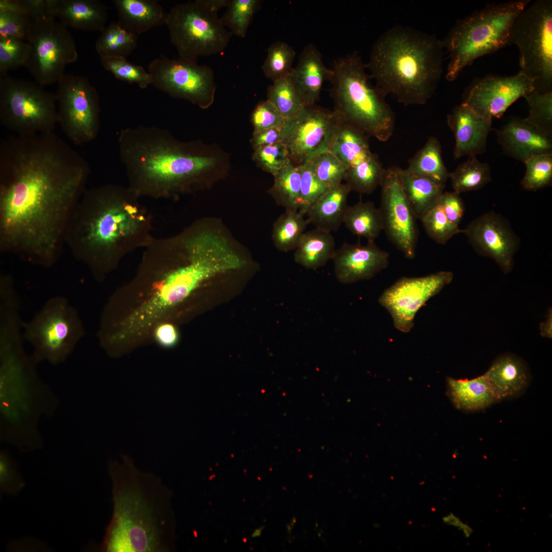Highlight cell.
Wrapping results in <instances>:
<instances>
[{
	"label": "cell",
	"mask_w": 552,
	"mask_h": 552,
	"mask_svg": "<svg viewBox=\"0 0 552 552\" xmlns=\"http://www.w3.org/2000/svg\"><path fill=\"white\" fill-rule=\"evenodd\" d=\"M145 248L143 265L150 270L155 287L149 298L126 317L129 329L139 335L203 282L245 263L223 233L201 222L174 236L154 238Z\"/></svg>",
	"instance_id": "6da1fadb"
},
{
	"label": "cell",
	"mask_w": 552,
	"mask_h": 552,
	"mask_svg": "<svg viewBox=\"0 0 552 552\" xmlns=\"http://www.w3.org/2000/svg\"><path fill=\"white\" fill-rule=\"evenodd\" d=\"M128 186L107 184L86 189L66 231L65 242L75 259L99 280L121 259L153 240L150 216Z\"/></svg>",
	"instance_id": "7a4b0ae2"
},
{
	"label": "cell",
	"mask_w": 552,
	"mask_h": 552,
	"mask_svg": "<svg viewBox=\"0 0 552 552\" xmlns=\"http://www.w3.org/2000/svg\"><path fill=\"white\" fill-rule=\"evenodd\" d=\"M113 513L101 549L112 552L173 550L172 493L159 476L137 468L128 455L110 461Z\"/></svg>",
	"instance_id": "3957f363"
},
{
	"label": "cell",
	"mask_w": 552,
	"mask_h": 552,
	"mask_svg": "<svg viewBox=\"0 0 552 552\" xmlns=\"http://www.w3.org/2000/svg\"><path fill=\"white\" fill-rule=\"evenodd\" d=\"M118 142L128 186L140 197L169 198L188 191L215 164L214 158L156 126L122 129Z\"/></svg>",
	"instance_id": "277c9868"
},
{
	"label": "cell",
	"mask_w": 552,
	"mask_h": 552,
	"mask_svg": "<svg viewBox=\"0 0 552 552\" xmlns=\"http://www.w3.org/2000/svg\"><path fill=\"white\" fill-rule=\"evenodd\" d=\"M443 46L434 34L397 25L374 43L366 70L376 87L405 106L424 105L443 73Z\"/></svg>",
	"instance_id": "5b68a950"
},
{
	"label": "cell",
	"mask_w": 552,
	"mask_h": 552,
	"mask_svg": "<svg viewBox=\"0 0 552 552\" xmlns=\"http://www.w3.org/2000/svg\"><path fill=\"white\" fill-rule=\"evenodd\" d=\"M22 339L18 335L0 339V433L3 441L31 451L42 446L39 421L55 413L59 400L39 376Z\"/></svg>",
	"instance_id": "8992f818"
},
{
	"label": "cell",
	"mask_w": 552,
	"mask_h": 552,
	"mask_svg": "<svg viewBox=\"0 0 552 552\" xmlns=\"http://www.w3.org/2000/svg\"><path fill=\"white\" fill-rule=\"evenodd\" d=\"M331 69L330 93L335 113L368 136L387 141L394 130L395 113L386 95L371 84L360 55L355 51L340 57Z\"/></svg>",
	"instance_id": "52a82bcc"
},
{
	"label": "cell",
	"mask_w": 552,
	"mask_h": 552,
	"mask_svg": "<svg viewBox=\"0 0 552 552\" xmlns=\"http://www.w3.org/2000/svg\"><path fill=\"white\" fill-rule=\"evenodd\" d=\"M530 0L488 4L458 19L442 40L449 54L446 78L455 80L476 59L510 44L512 28Z\"/></svg>",
	"instance_id": "ba28073f"
},
{
	"label": "cell",
	"mask_w": 552,
	"mask_h": 552,
	"mask_svg": "<svg viewBox=\"0 0 552 552\" xmlns=\"http://www.w3.org/2000/svg\"><path fill=\"white\" fill-rule=\"evenodd\" d=\"M228 0H196L178 4L168 12L166 23L170 42L179 58L197 61L222 52L232 34L223 25L218 10Z\"/></svg>",
	"instance_id": "9c48e42d"
},
{
	"label": "cell",
	"mask_w": 552,
	"mask_h": 552,
	"mask_svg": "<svg viewBox=\"0 0 552 552\" xmlns=\"http://www.w3.org/2000/svg\"><path fill=\"white\" fill-rule=\"evenodd\" d=\"M23 337L32 346L35 362L56 365L65 361L84 335L77 311L63 296L50 298L29 321Z\"/></svg>",
	"instance_id": "30bf717a"
},
{
	"label": "cell",
	"mask_w": 552,
	"mask_h": 552,
	"mask_svg": "<svg viewBox=\"0 0 552 552\" xmlns=\"http://www.w3.org/2000/svg\"><path fill=\"white\" fill-rule=\"evenodd\" d=\"M510 44L518 48L521 71L535 90L552 91V1L538 0L526 6L513 25Z\"/></svg>",
	"instance_id": "8fae6325"
},
{
	"label": "cell",
	"mask_w": 552,
	"mask_h": 552,
	"mask_svg": "<svg viewBox=\"0 0 552 552\" xmlns=\"http://www.w3.org/2000/svg\"><path fill=\"white\" fill-rule=\"evenodd\" d=\"M0 122L13 134L54 132L58 123L56 95L37 83L0 77Z\"/></svg>",
	"instance_id": "7c38bea8"
},
{
	"label": "cell",
	"mask_w": 552,
	"mask_h": 552,
	"mask_svg": "<svg viewBox=\"0 0 552 552\" xmlns=\"http://www.w3.org/2000/svg\"><path fill=\"white\" fill-rule=\"evenodd\" d=\"M26 41L31 51L25 67L42 86L58 82L65 74L66 66L78 58L75 41L67 27L49 15L30 16Z\"/></svg>",
	"instance_id": "4fadbf2b"
},
{
	"label": "cell",
	"mask_w": 552,
	"mask_h": 552,
	"mask_svg": "<svg viewBox=\"0 0 552 552\" xmlns=\"http://www.w3.org/2000/svg\"><path fill=\"white\" fill-rule=\"evenodd\" d=\"M55 94L58 123L75 144L95 140L100 127L99 96L84 76L64 74L58 81Z\"/></svg>",
	"instance_id": "5bb4252c"
},
{
	"label": "cell",
	"mask_w": 552,
	"mask_h": 552,
	"mask_svg": "<svg viewBox=\"0 0 552 552\" xmlns=\"http://www.w3.org/2000/svg\"><path fill=\"white\" fill-rule=\"evenodd\" d=\"M152 85L171 97L188 100L205 108L212 103L216 90L214 72L197 61L161 56L148 66Z\"/></svg>",
	"instance_id": "9a60e30c"
},
{
	"label": "cell",
	"mask_w": 552,
	"mask_h": 552,
	"mask_svg": "<svg viewBox=\"0 0 552 552\" xmlns=\"http://www.w3.org/2000/svg\"><path fill=\"white\" fill-rule=\"evenodd\" d=\"M338 121L333 110L315 105L285 119L281 142L286 146L291 163L297 167L328 151Z\"/></svg>",
	"instance_id": "2e32d148"
},
{
	"label": "cell",
	"mask_w": 552,
	"mask_h": 552,
	"mask_svg": "<svg viewBox=\"0 0 552 552\" xmlns=\"http://www.w3.org/2000/svg\"><path fill=\"white\" fill-rule=\"evenodd\" d=\"M453 278L450 271H441L426 276L402 278L385 290L379 304L390 313L396 329L409 332L417 312Z\"/></svg>",
	"instance_id": "e0dca14e"
},
{
	"label": "cell",
	"mask_w": 552,
	"mask_h": 552,
	"mask_svg": "<svg viewBox=\"0 0 552 552\" xmlns=\"http://www.w3.org/2000/svg\"><path fill=\"white\" fill-rule=\"evenodd\" d=\"M380 186L379 209L383 230L405 257L412 259L418 240L417 219L406 198L395 167L384 169Z\"/></svg>",
	"instance_id": "ac0fdd59"
},
{
	"label": "cell",
	"mask_w": 552,
	"mask_h": 552,
	"mask_svg": "<svg viewBox=\"0 0 552 552\" xmlns=\"http://www.w3.org/2000/svg\"><path fill=\"white\" fill-rule=\"evenodd\" d=\"M534 89V82L521 71L509 76L489 74L470 84L464 93L462 103L492 120L501 117L514 102Z\"/></svg>",
	"instance_id": "d6986e66"
},
{
	"label": "cell",
	"mask_w": 552,
	"mask_h": 552,
	"mask_svg": "<svg viewBox=\"0 0 552 552\" xmlns=\"http://www.w3.org/2000/svg\"><path fill=\"white\" fill-rule=\"evenodd\" d=\"M463 233L478 254L493 260L505 274L512 270L520 241L505 218L487 212L472 220Z\"/></svg>",
	"instance_id": "ffe728a7"
},
{
	"label": "cell",
	"mask_w": 552,
	"mask_h": 552,
	"mask_svg": "<svg viewBox=\"0 0 552 552\" xmlns=\"http://www.w3.org/2000/svg\"><path fill=\"white\" fill-rule=\"evenodd\" d=\"M332 259L337 280L351 284L370 279L385 269L388 264L389 254L374 241H367L364 245L346 242L335 251Z\"/></svg>",
	"instance_id": "44dd1931"
},
{
	"label": "cell",
	"mask_w": 552,
	"mask_h": 552,
	"mask_svg": "<svg viewBox=\"0 0 552 552\" xmlns=\"http://www.w3.org/2000/svg\"><path fill=\"white\" fill-rule=\"evenodd\" d=\"M447 121L454 135V158L476 156L485 152L492 120L462 103L447 115Z\"/></svg>",
	"instance_id": "7402d4cb"
},
{
	"label": "cell",
	"mask_w": 552,
	"mask_h": 552,
	"mask_svg": "<svg viewBox=\"0 0 552 552\" xmlns=\"http://www.w3.org/2000/svg\"><path fill=\"white\" fill-rule=\"evenodd\" d=\"M498 143L508 156L525 163L532 157L552 153V137L514 117L497 131Z\"/></svg>",
	"instance_id": "603a6c76"
},
{
	"label": "cell",
	"mask_w": 552,
	"mask_h": 552,
	"mask_svg": "<svg viewBox=\"0 0 552 552\" xmlns=\"http://www.w3.org/2000/svg\"><path fill=\"white\" fill-rule=\"evenodd\" d=\"M49 14L67 28L100 32L108 18L106 6L97 0H49Z\"/></svg>",
	"instance_id": "cb8c5ba5"
},
{
	"label": "cell",
	"mask_w": 552,
	"mask_h": 552,
	"mask_svg": "<svg viewBox=\"0 0 552 552\" xmlns=\"http://www.w3.org/2000/svg\"><path fill=\"white\" fill-rule=\"evenodd\" d=\"M332 75V69L325 65L318 49L312 43L307 44L291 74L305 107L315 105L319 101L323 83L330 81Z\"/></svg>",
	"instance_id": "d4e9b609"
},
{
	"label": "cell",
	"mask_w": 552,
	"mask_h": 552,
	"mask_svg": "<svg viewBox=\"0 0 552 552\" xmlns=\"http://www.w3.org/2000/svg\"><path fill=\"white\" fill-rule=\"evenodd\" d=\"M484 375L497 402L520 395L529 382L525 364L510 354L498 357Z\"/></svg>",
	"instance_id": "484cf974"
},
{
	"label": "cell",
	"mask_w": 552,
	"mask_h": 552,
	"mask_svg": "<svg viewBox=\"0 0 552 552\" xmlns=\"http://www.w3.org/2000/svg\"><path fill=\"white\" fill-rule=\"evenodd\" d=\"M118 24L126 31L139 35L166 25L168 12L155 0H113Z\"/></svg>",
	"instance_id": "4316f807"
},
{
	"label": "cell",
	"mask_w": 552,
	"mask_h": 552,
	"mask_svg": "<svg viewBox=\"0 0 552 552\" xmlns=\"http://www.w3.org/2000/svg\"><path fill=\"white\" fill-rule=\"evenodd\" d=\"M351 191L346 183L329 188L308 211L309 223L330 232L337 230L343 223Z\"/></svg>",
	"instance_id": "83f0119b"
},
{
	"label": "cell",
	"mask_w": 552,
	"mask_h": 552,
	"mask_svg": "<svg viewBox=\"0 0 552 552\" xmlns=\"http://www.w3.org/2000/svg\"><path fill=\"white\" fill-rule=\"evenodd\" d=\"M369 137L363 132L338 117L328 151L347 169L357 165L372 154Z\"/></svg>",
	"instance_id": "f1b7e54d"
},
{
	"label": "cell",
	"mask_w": 552,
	"mask_h": 552,
	"mask_svg": "<svg viewBox=\"0 0 552 552\" xmlns=\"http://www.w3.org/2000/svg\"><path fill=\"white\" fill-rule=\"evenodd\" d=\"M395 169L411 209L416 218L420 219L436 205L445 185L415 174L407 168L395 167Z\"/></svg>",
	"instance_id": "f546056e"
},
{
	"label": "cell",
	"mask_w": 552,
	"mask_h": 552,
	"mask_svg": "<svg viewBox=\"0 0 552 552\" xmlns=\"http://www.w3.org/2000/svg\"><path fill=\"white\" fill-rule=\"evenodd\" d=\"M447 389L454 405L461 410H481L497 402L484 375L472 379L448 377Z\"/></svg>",
	"instance_id": "4dcf8cb0"
},
{
	"label": "cell",
	"mask_w": 552,
	"mask_h": 552,
	"mask_svg": "<svg viewBox=\"0 0 552 552\" xmlns=\"http://www.w3.org/2000/svg\"><path fill=\"white\" fill-rule=\"evenodd\" d=\"M335 246L330 232L316 228L305 232L294 249V261L305 268L316 270L332 259Z\"/></svg>",
	"instance_id": "1f68e13d"
},
{
	"label": "cell",
	"mask_w": 552,
	"mask_h": 552,
	"mask_svg": "<svg viewBox=\"0 0 552 552\" xmlns=\"http://www.w3.org/2000/svg\"><path fill=\"white\" fill-rule=\"evenodd\" d=\"M407 169L440 184H445L449 177L450 173L442 159L440 142L434 136L429 137L423 147L409 160Z\"/></svg>",
	"instance_id": "d6a6232c"
},
{
	"label": "cell",
	"mask_w": 552,
	"mask_h": 552,
	"mask_svg": "<svg viewBox=\"0 0 552 552\" xmlns=\"http://www.w3.org/2000/svg\"><path fill=\"white\" fill-rule=\"evenodd\" d=\"M343 223L351 233L367 241H374L384 228L380 210L371 201L360 200L348 206Z\"/></svg>",
	"instance_id": "836d02e7"
},
{
	"label": "cell",
	"mask_w": 552,
	"mask_h": 552,
	"mask_svg": "<svg viewBox=\"0 0 552 552\" xmlns=\"http://www.w3.org/2000/svg\"><path fill=\"white\" fill-rule=\"evenodd\" d=\"M138 35L123 28L117 21H112L100 32L95 49L100 59L126 58L135 49Z\"/></svg>",
	"instance_id": "e575fe53"
},
{
	"label": "cell",
	"mask_w": 552,
	"mask_h": 552,
	"mask_svg": "<svg viewBox=\"0 0 552 552\" xmlns=\"http://www.w3.org/2000/svg\"><path fill=\"white\" fill-rule=\"evenodd\" d=\"M298 210H286L273 226L272 238L276 248L287 252L295 249L309 222Z\"/></svg>",
	"instance_id": "d590c367"
},
{
	"label": "cell",
	"mask_w": 552,
	"mask_h": 552,
	"mask_svg": "<svg viewBox=\"0 0 552 552\" xmlns=\"http://www.w3.org/2000/svg\"><path fill=\"white\" fill-rule=\"evenodd\" d=\"M269 193L277 203L286 210H298L300 202L301 173L289 160L274 176Z\"/></svg>",
	"instance_id": "8d00e7d4"
},
{
	"label": "cell",
	"mask_w": 552,
	"mask_h": 552,
	"mask_svg": "<svg viewBox=\"0 0 552 552\" xmlns=\"http://www.w3.org/2000/svg\"><path fill=\"white\" fill-rule=\"evenodd\" d=\"M384 170L377 155L372 153L357 165L347 169L343 179L351 191L370 194L380 186Z\"/></svg>",
	"instance_id": "74e56055"
},
{
	"label": "cell",
	"mask_w": 552,
	"mask_h": 552,
	"mask_svg": "<svg viewBox=\"0 0 552 552\" xmlns=\"http://www.w3.org/2000/svg\"><path fill=\"white\" fill-rule=\"evenodd\" d=\"M449 178L454 191L459 194L477 190L491 180L490 168L487 163L479 161L476 156H470L450 173Z\"/></svg>",
	"instance_id": "f35d334b"
},
{
	"label": "cell",
	"mask_w": 552,
	"mask_h": 552,
	"mask_svg": "<svg viewBox=\"0 0 552 552\" xmlns=\"http://www.w3.org/2000/svg\"><path fill=\"white\" fill-rule=\"evenodd\" d=\"M267 100L285 119L300 113L305 104L291 75L272 82L267 88Z\"/></svg>",
	"instance_id": "ab89813d"
},
{
	"label": "cell",
	"mask_w": 552,
	"mask_h": 552,
	"mask_svg": "<svg viewBox=\"0 0 552 552\" xmlns=\"http://www.w3.org/2000/svg\"><path fill=\"white\" fill-rule=\"evenodd\" d=\"M261 3L259 0H228L226 10L220 18L223 25L232 35L245 37Z\"/></svg>",
	"instance_id": "60d3db41"
},
{
	"label": "cell",
	"mask_w": 552,
	"mask_h": 552,
	"mask_svg": "<svg viewBox=\"0 0 552 552\" xmlns=\"http://www.w3.org/2000/svg\"><path fill=\"white\" fill-rule=\"evenodd\" d=\"M295 54L286 42L278 41L272 43L262 66L265 76L273 82L291 75Z\"/></svg>",
	"instance_id": "b9f144b4"
},
{
	"label": "cell",
	"mask_w": 552,
	"mask_h": 552,
	"mask_svg": "<svg viewBox=\"0 0 552 552\" xmlns=\"http://www.w3.org/2000/svg\"><path fill=\"white\" fill-rule=\"evenodd\" d=\"M524 98L529 107L528 115L524 120L552 137V91L542 93L533 90Z\"/></svg>",
	"instance_id": "7bdbcfd3"
},
{
	"label": "cell",
	"mask_w": 552,
	"mask_h": 552,
	"mask_svg": "<svg viewBox=\"0 0 552 552\" xmlns=\"http://www.w3.org/2000/svg\"><path fill=\"white\" fill-rule=\"evenodd\" d=\"M521 181L523 188L536 191L550 186L552 180V153L534 156L527 160Z\"/></svg>",
	"instance_id": "ee69618b"
},
{
	"label": "cell",
	"mask_w": 552,
	"mask_h": 552,
	"mask_svg": "<svg viewBox=\"0 0 552 552\" xmlns=\"http://www.w3.org/2000/svg\"><path fill=\"white\" fill-rule=\"evenodd\" d=\"M103 67L121 81L146 88L152 84L150 74L142 66L127 61L126 58L116 57L100 59Z\"/></svg>",
	"instance_id": "f6af8a7d"
},
{
	"label": "cell",
	"mask_w": 552,
	"mask_h": 552,
	"mask_svg": "<svg viewBox=\"0 0 552 552\" xmlns=\"http://www.w3.org/2000/svg\"><path fill=\"white\" fill-rule=\"evenodd\" d=\"M429 237L441 245H445L453 236L464 233L447 218L442 209L436 204L420 219Z\"/></svg>",
	"instance_id": "bcb514c9"
},
{
	"label": "cell",
	"mask_w": 552,
	"mask_h": 552,
	"mask_svg": "<svg viewBox=\"0 0 552 552\" xmlns=\"http://www.w3.org/2000/svg\"><path fill=\"white\" fill-rule=\"evenodd\" d=\"M31 48L26 41L11 37H0V77L8 72L25 66Z\"/></svg>",
	"instance_id": "7dc6e473"
},
{
	"label": "cell",
	"mask_w": 552,
	"mask_h": 552,
	"mask_svg": "<svg viewBox=\"0 0 552 552\" xmlns=\"http://www.w3.org/2000/svg\"><path fill=\"white\" fill-rule=\"evenodd\" d=\"M308 162L317 177L327 188L341 183L347 169L329 151L317 155Z\"/></svg>",
	"instance_id": "c3c4849f"
},
{
	"label": "cell",
	"mask_w": 552,
	"mask_h": 552,
	"mask_svg": "<svg viewBox=\"0 0 552 552\" xmlns=\"http://www.w3.org/2000/svg\"><path fill=\"white\" fill-rule=\"evenodd\" d=\"M301 173L298 211L305 215L313 204L329 189L317 177L309 162L297 166Z\"/></svg>",
	"instance_id": "681fc988"
},
{
	"label": "cell",
	"mask_w": 552,
	"mask_h": 552,
	"mask_svg": "<svg viewBox=\"0 0 552 552\" xmlns=\"http://www.w3.org/2000/svg\"><path fill=\"white\" fill-rule=\"evenodd\" d=\"M253 157L261 169L273 176L290 160L288 149L281 142L255 150Z\"/></svg>",
	"instance_id": "f907efd6"
},
{
	"label": "cell",
	"mask_w": 552,
	"mask_h": 552,
	"mask_svg": "<svg viewBox=\"0 0 552 552\" xmlns=\"http://www.w3.org/2000/svg\"><path fill=\"white\" fill-rule=\"evenodd\" d=\"M30 16L19 12L0 11V37H11L26 41Z\"/></svg>",
	"instance_id": "816d5d0a"
},
{
	"label": "cell",
	"mask_w": 552,
	"mask_h": 552,
	"mask_svg": "<svg viewBox=\"0 0 552 552\" xmlns=\"http://www.w3.org/2000/svg\"><path fill=\"white\" fill-rule=\"evenodd\" d=\"M254 132L277 128L282 129L285 119L267 99L260 102L255 108L251 115Z\"/></svg>",
	"instance_id": "f5cc1de1"
},
{
	"label": "cell",
	"mask_w": 552,
	"mask_h": 552,
	"mask_svg": "<svg viewBox=\"0 0 552 552\" xmlns=\"http://www.w3.org/2000/svg\"><path fill=\"white\" fill-rule=\"evenodd\" d=\"M459 193L444 192L439 198L436 204L443 211L449 220L458 225L465 212V204Z\"/></svg>",
	"instance_id": "db71d44e"
},
{
	"label": "cell",
	"mask_w": 552,
	"mask_h": 552,
	"mask_svg": "<svg viewBox=\"0 0 552 552\" xmlns=\"http://www.w3.org/2000/svg\"><path fill=\"white\" fill-rule=\"evenodd\" d=\"M154 336L158 343L165 348L174 346L178 339L176 328L169 323L159 325L155 330Z\"/></svg>",
	"instance_id": "11a10c76"
},
{
	"label": "cell",
	"mask_w": 552,
	"mask_h": 552,
	"mask_svg": "<svg viewBox=\"0 0 552 552\" xmlns=\"http://www.w3.org/2000/svg\"><path fill=\"white\" fill-rule=\"evenodd\" d=\"M281 140V129L273 128L254 132L251 143L255 150Z\"/></svg>",
	"instance_id": "9f6ffc18"
},
{
	"label": "cell",
	"mask_w": 552,
	"mask_h": 552,
	"mask_svg": "<svg viewBox=\"0 0 552 552\" xmlns=\"http://www.w3.org/2000/svg\"><path fill=\"white\" fill-rule=\"evenodd\" d=\"M551 325L552 311L550 308L548 310L545 319L540 325V334L542 337L551 338Z\"/></svg>",
	"instance_id": "6f0895ef"
},
{
	"label": "cell",
	"mask_w": 552,
	"mask_h": 552,
	"mask_svg": "<svg viewBox=\"0 0 552 552\" xmlns=\"http://www.w3.org/2000/svg\"><path fill=\"white\" fill-rule=\"evenodd\" d=\"M442 520L446 524L456 527L458 530L461 529L465 523L459 517L452 513H450L446 516L443 517Z\"/></svg>",
	"instance_id": "680465c9"
},
{
	"label": "cell",
	"mask_w": 552,
	"mask_h": 552,
	"mask_svg": "<svg viewBox=\"0 0 552 552\" xmlns=\"http://www.w3.org/2000/svg\"><path fill=\"white\" fill-rule=\"evenodd\" d=\"M459 530L462 532L466 538H469L473 533L472 528L466 523H464Z\"/></svg>",
	"instance_id": "91938a15"
},
{
	"label": "cell",
	"mask_w": 552,
	"mask_h": 552,
	"mask_svg": "<svg viewBox=\"0 0 552 552\" xmlns=\"http://www.w3.org/2000/svg\"><path fill=\"white\" fill-rule=\"evenodd\" d=\"M265 528V526H262L258 528H256L251 534V537L256 538L259 537L261 536L262 531Z\"/></svg>",
	"instance_id": "94428289"
}]
</instances>
